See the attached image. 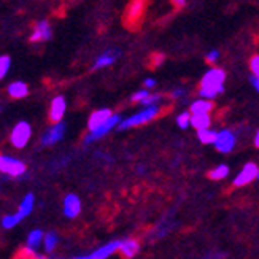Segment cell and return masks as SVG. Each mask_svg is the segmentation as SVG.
I'll list each match as a JSON object with an SVG mask.
<instances>
[{
  "label": "cell",
  "instance_id": "15",
  "mask_svg": "<svg viewBox=\"0 0 259 259\" xmlns=\"http://www.w3.org/2000/svg\"><path fill=\"white\" fill-rule=\"evenodd\" d=\"M111 115L113 113H111V110H108V108H100V110L93 111L91 116H89V119H88V129L89 131L97 129L99 126H102Z\"/></svg>",
  "mask_w": 259,
  "mask_h": 259
},
{
  "label": "cell",
  "instance_id": "24",
  "mask_svg": "<svg viewBox=\"0 0 259 259\" xmlns=\"http://www.w3.org/2000/svg\"><path fill=\"white\" fill-rule=\"evenodd\" d=\"M217 135H218V132H217V131H213V129H210V127L197 131V139H199L202 143H205V145H213V143H215Z\"/></svg>",
  "mask_w": 259,
  "mask_h": 259
},
{
  "label": "cell",
  "instance_id": "19",
  "mask_svg": "<svg viewBox=\"0 0 259 259\" xmlns=\"http://www.w3.org/2000/svg\"><path fill=\"white\" fill-rule=\"evenodd\" d=\"M210 124H211L210 113H193V116H191V126L197 131L207 129L210 127Z\"/></svg>",
  "mask_w": 259,
  "mask_h": 259
},
{
  "label": "cell",
  "instance_id": "8",
  "mask_svg": "<svg viewBox=\"0 0 259 259\" xmlns=\"http://www.w3.org/2000/svg\"><path fill=\"white\" fill-rule=\"evenodd\" d=\"M257 170H259V165H256L254 162H248L245 164L243 168L239 172V175L234 178V186L242 188L250 185L254 180H257Z\"/></svg>",
  "mask_w": 259,
  "mask_h": 259
},
{
  "label": "cell",
  "instance_id": "12",
  "mask_svg": "<svg viewBox=\"0 0 259 259\" xmlns=\"http://www.w3.org/2000/svg\"><path fill=\"white\" fill-rule=\"evenodd\" d=\"M65 110H67L65 97L64 96H56L51 100V105H50V121L51 122L62 121V118L65 115Z\"/></svg>",
  "mask_w": 259,
  "mask_h": 259
},
{
  "label": "cell",
  "instance_id": "13",
  "mask_svg": "<svg viewBox=\"0 0 259 259\" xmlns=\"http://www.w3.org/2000/svg\"><path fill=\"white\" fill-rule=\"evenodd\" d=\"M119 245H121V240H113V242H108L105 245H102L100 248L94 250L93 253H89L88 259H107L110 257L111 254H115L116 251H119Z\"/></svg>",
  "mask_w": 259,
  "mask_h": 259
},
{
  "label": "cell",
  "instance_id": "36",
  "mask_svg": "<svg viewBox=\"0 0 259 259\" xmlns=\"http://www.w3.org/2000/svg\"><path fill=\"white\" fill-rule=\"evenodd\" d=\"M172 4H174L177 8H182V7L186 5V0H172Z\"/></svg>",
  "mask_w": 259,
  "mask_h": 259
},
{
  "label": "cell",
  "instance_id": "27",
  "mask_svg": "<svg viewBox=\"0 0 259 259\" xmlns=\"http://www.w3.org/2000/svg\"><path fill=\"white\" fill-rule=\"evenodd\" d=\"M191 116H193V113L191 111H183V113H180L177 116V124L180 129H188L191 126Z\"/></svg>",
  "mask_w": 259,
  "mask_h": 259
},
{
  "label": "cell",
  "instance_id": "29",
  "mask_svg": "<svg viewBox=\"0 0 259 259\" xmlns=\"http://www.w3.org/2000/svg\"><path fill=\"white\" fill-rule=\"evenodd\" d=\"M150 96V89H146V88H143V89H139L137 93H134L132 94V100L134 102H139V104H142L143 100Z\"/></svg>",
  "mask_w": 259,
  "mask_h": 259
},
{
  "label": "cell",
  "instance_id": "20",
  "mask_svg": "<svg viewBox=\"0 0 259 259\" xmlns=\"http://www.w3.org/2000/svg\"><path fill=\"white\" fill-rule=\"evenodd\" d=\"M211 108H213L211 100H210V99L200 97L199 100H194V102L191 104L189 111H191V113H210Z\"/></svg>",
  "mask_w": 259,
  "mask_h": 259
},
{
  "label": "cell",
  "instance_id": "28",
  "mask_svg": "<svg viewBox=\"0 0 259 259\" xmlns=\"http://www.w3.org/2000/svg\"><path fill=\"white\" fill-rule=\"evenodd\" d=\"M161 100H162V96H161V94H151V93H150V96L143 100L142 105H143V107H150V105H159Z\"/></svg>",
  "mask_w": 259,
  "mask_h": 259
},
{
  "label": "cell",
  "instance_id": "31",
  "mask_svg": "<svg viewBox=\"0 0 259 259\" xmlns=\"http://www.w3.org/2000/svg\"><path fill=\"white\" fill-rule=\"evenodd\" d=\"M205 59H207L208 64H217L218 59H220V51L218 50H211L210 53H207Z\"/></svg>",
  "mask_w": 259,
  "mask_h": 259
},
{
  "label": "cell",
  "instance_id": "9",
  "mask_svg": "<svg viewBox=\"0 0 259 259\" xmlns=\"http://www.w3.org/2000/svg\"><path fill=\"white\" fill-rule=\"evenodd\" d=\"M62 211L67 218H76L81 213V199L76 194H67L62 202Z\"/></svg>",
  "mask_w": 259,
  "mask_h": 259
},
{
  "label": "cell",
  "instance_id": "38",
  "mask_svg": "<svg viewBox=\"0 0 259 259\" xmlns=\"http://www.w3.org/2000/svg\"><path fill=\"white\" fill-rule=\"evenodd\" d=\"M257 180H259V170H257Z\"/></svg>",
  "mask_w": 259,
  "mask_h": 259
},
{
  "label": "cell",
  "instance_id": "37",
  "mask_svg": "<svg viewBox=\"0 0 259 259\" xmlns=\"http://www.w3.org/2000/svg\"><path fill=\"white\" fill-rule=\"evenodd\" d=\"M254 145L259 148V131L256 132V135H254Z\"/></svg>",
  "mask_w": 259,
  "mask_h": 259
},
{
  "label": "cell",
  "instance_id": "18",
  "mask_svg": "<svg viewBox=\"0 0 259 259\" xmlns=\"http://www.w3.org/2000/svg\"><path fill=\"white\" fill-rule=\"evenodd\" d=\"M33 207H35V196H33L32 193H29V194H26L24 197L21 199L19 205H18V211L24 218H27L30 213H32Z\"/></svg>",
  "mask_w": 259,
  "mask_h": 259
},
{
  "label": "cell",
  "instance_id": "4",
  "mask_svg": "<svg viewBox=\"0 0 259 259\" xmlns=\"http://www.w3.org/2000/svg\"><path fill=\"white\" fill-rule=\"evenodd\" d=\"M32 137V127L27 121H19L15 124V127L11 129V134H10V142L11 145L15 146V148L21 150L24 148V146L29 143Z\"/></svg>",
  "mask_w": 259,
  "mask_h": 259
},
{
  "label": "cell",
  "instance_id": "22",
  "mask_svg": "<svg viewBox=\"0 0 259 259\" xmlns=\"http://www.w3.org/2000/svg\"><path fill=\"white\" fill-rule=\"evenodd\" d=\"M22 220H24V217H22L19 211L11 213V215H5V217L2 218V228H4V229H13V228L18 226V224H19Z\"/></svg>",
  "mask_w": 259,
  "mask_h": 259
},
{
  "label": "cell",
  "instance_id": "1",
  "mask_svg": "<svg viewBox=\"0 0 259 259\" xmlns=\"http://www.w3.org/2000/svg\"><path fill=\"white\" fill-rule=\"evenodd\" d=\"M224 81H226V73H224V70L218 69V67H213V69H210L202 76L199 96L213 100L218 94L224 91Z\"/></svg>",
  "mask_w": 259,
  "mask_h": 259
},
{
  "label": "cell",
  "instance_id": "14",
  "mask_svg": "<svg viewBox=\"0 0 259 259\" xmlns=\"http://www.w3.org/2000/svg\"><path fill=\"white\" fill-rule=\"evenodd\" d=\"M119 56H121V51L119 50H107V51H104L96 59L93 69L94 70H99V69H105V67L113 65L116 62V59L119 58Z\"/></svg>",
  "mask_w": 259,
  "mask_h": 259
},
{
  "label": "cell",
  "instance_id": "25",
  "mask_svg": "<svg viewBox=\"0 0 259 259\" xmlns=\"http://www.w3.org/2000/svg\"><path fill=\"white\" fill-rule=\"evenodd\" d=\"M228 175H229V167L226 164H220L217 167H213L208 172V177L211 180H224V178H228Z\"/></svg>",
  "mask_w": 259,
  "mask_h": 259
},
{
  "label": "cell",
  "instance_id": "2",
  "mask_svg": "<svg viewBox=\"0 0 259 259\" xmlns=\"http://www.w3.org/2000/svg\"><path fill=\"white\" fill-rule=\"evenodd\" d=\"M161 110L157 105H150V107H145L143 110L137 111L135 115L126 118V119H121L119 122V129L121 131H126V129H132V127H137V126H142V124H146V122L153 121L156 116H159Z\"/></svg>",
  "mask_w": 259,
  "mask_h": 259
},
{
  "label": "cell",
  "instance_id": "35",
  "mask_svg": "<svg viewBox=\"0 0 259 259\" xmlns=\"http://www.w3.org/2000/svg\"><path fill=\"white\" fill-rule=\"evenodd\" d=\"M251 84L254 86V89L259 93V76H254V75H253V78H251Z\"/></svg>",
  "mask_w": 259,
  "mask_h": 259
},
{
  "label": "cell",
  "instance_id": "11",
  "mask_svg": "<svg viewBox=\"0 0 259 259\" xmlns=\"http://www.w3.org/2000/svg\"><path fill=\"white\" fill-rule=\"evenodd\" d=\"M146 8V0H131V4L126 11V19L129 26H135L142 19Z\"/></svg>",
  "mask_w": 259,
  "mask_h": 259
},
{
  "label": "cell",
  "instance_id": "17",
  "mask_svg": "<svg viewBox=\"0 0 259 259\" xmlns=\"http://www.w3.org/2000/svg\"><path fill=\"white\" fill-rule=\"evenodd\" d=\"M29 94V86L24 81H13L8 84V96L11 99H24Z\"/></svg>",
  "mask_w": 259,
  "mask_h": 259
},
{
  "label": "cell",
  "instance_id": "6",
  "mask_svg": "<svg viewBox=\"0 0 259 259\" xmlns=\"http://www.w3.org/2000/svg\"><path fill=\"white\" fill-rule=\"evenodd\" d=\"M64 135H65V124L64 122L62 121L53 122V126L41 135L40 143H41V146H53L58 142H61L64 139Z\"/></svg>",
  "mask_w": 259,
  "mask_h": 259
},
{
  "label": "cell",
  "instance_id": "5",
  "mask_svg": "<svg viewBox=\"0 0 259 259\" xmlns=\"http://www.w3.org/2000/svg\"><path fill=\"white\" fill-rule=\"evenodd\" d=\"M121 122V116L118 115V113H113L111 115L102 126H99L97 129H94V131H89V134L84 137V143L86 145H89V143H93V142H96V140H99V139H102V137H105V135L108 134V132H111V129H115L118 124Z\"/></svg>",
  "mask_w": 259,
  "mask_h": 259
},
{
  "label": "cell",
  "instance_id": "10",
  "mask_svg": "<svg viewBox=\"0 0 259 259\" xmlns=\"http://www.w3.org/2000/svg\"><path fill=\"white\" fill-rule=\"evenodd\" d=\"M53 37V29H51V24L47 21V19H41L38 21L35 26H33V30L30 33L29 40L32 43H37V41H47Z\"/></svg>",
  "mask_w": 259,
  "mask_h": 259
},
{
  "label": "cell",
  "instance_id": "23",
  "mask_svg": "<svg viewBox=\"0 0 259 259\" xmlns=\"http://www.w3.org/2000/svg\"><path fill=\"white\" fill-rule=\"evenodd\" d=\"M59 243V237H58V234L56 232H48V234H45V237H43V248L47 253H53L56 250V246H58Z\"/></svg>",
  "mask_w": 259,
  "mask_h": 259
},
{
  "label": "cell",
  "instance_id": "16",
  "mask_svg": "<svg viewBox=\"0 0 259 259\" xmlns=\"http://www.w3.org/2000/svg\"><path fill=\"white\" fill-rule=\"evenodd\" d=\"M139 251H140V243H139V240H135V239H124V240H121L119 253L124 256V257H134V256H137Z\"/></svg>",
  "mask_w": 259,
  "mask_h": 259
},
{
  "label": "cell",
  "instance_id": "32",
  "mask_svg": "<svg viewBox=\"0 0 259 259\" xmlns=\"http://www.w3.org/2000/svg\"><path fill=\"white\" fill-rule=\"evenodd\" d=\"M172 99H182L185 96V89L183 88H177L175 91H172Z\"/></svg>",
  "mask_w": 259,
  "mask_h": 259
},
{
  "label": "cell",
  "instance_id": "7",
  "mask_svg": "<svg viewBox=\"0 0 259 259\" xmlns=\"http://www.w3.org/2000/svg\"><path fill=\"white\" fill-rule=\"evenodd\" d=\"M235 143H237V137L235 134L229 129H221L217 135V140H215V148L220 153H231L234 150Z\"/></svg>",
  "mask_w": 259,
  "mask_h": 259
},
{
  "label": "cell",
  "instance_id": "30",
  "mask_svg": "<svg viewBox=\"0 0 259 259\" xmlns=\"http://www.w3.org/2000/svg\"><path fill=\"white\" fill-rule=\"evenodd\" d=\"M250 69H251V73L254 76H259V54H256V56H253V58H251Z\"/></svg>",
  "mask_w": 259,
  "mask_h": 259
},
{
  "label": "cell",
  "instance_id": "3",
  "mask_svg": "<svg viewBox=\"0 0 259 259\" xmlns=\"http://www.w3.org/2000/svg\"><path fill=\"white\" fill-rule=\"evenodd\" d=\"M26 172H27V165L22 161L8 154H0V174L8 175L11 178H19Z\"/></svg>",
  "mask_w": 259,
  "mask_h": 259
},
{
  "label": "cell",
  "instance_id": "21",
  "mask_svg": "<svg viewBox=\"0 0 259 259\" xmlns=\"http://www.w3.org/2000/svg\"><path fill=\"white\" fill-rule=\"evenodd\" d=\"M43 237H45V234L43 231L40 229H33L30 231V234L27 235V240H26V246L30 250H38V246L43 245Z\"/></svg>",
  "mask_w": 259,
  "mask_h": 259
},
{
  "label": "cell",
  "instance_id": "34",
  "mask_svg": "<svg viewBox=\"0 0 259 259\" xmlns=\"http://www.w3.org/2000/svg\"><path fill=\"white\" fill-rule=\"evenodd\" d=\"M156 80H153V78H146V80H145V83H143V86L146 88V89H150V91H151V89L153 88H156Z\"/></svg>",
  "mask_w": 259,
  "mask_h": 259
},
{
  "label": "cell",
  "instance_id": "26",
  "mask_svg": "<svg viewBox=\"0 0 259 259\" xmlns=\"http://www.w3.org/2000/svg\"><path fill=\"white\" fill-rule=\"evenodd\" d=\"M10 67H11V58H10V56H7V54L0 56V80H4V78L8 75Z\"/></svg>",
  "mask_w": 259,
  "mask_h": 259
},
{
  "label": "cell",
  "instance_id": "33",
  "mask_svg": "<svg viewBox=\"0 0 259 259\" xmlns=\"http://www.w3.org/2000/svg\"><path fill=\"white\" fill-rule=\"evenodd\" d=\"M164 59H165V56H164V54H156L154 58H153V65L159 67V65L164 62Z\"/></svg>",
  "mask_w": 259,
  "mask_h": 259
}]
</instances>
